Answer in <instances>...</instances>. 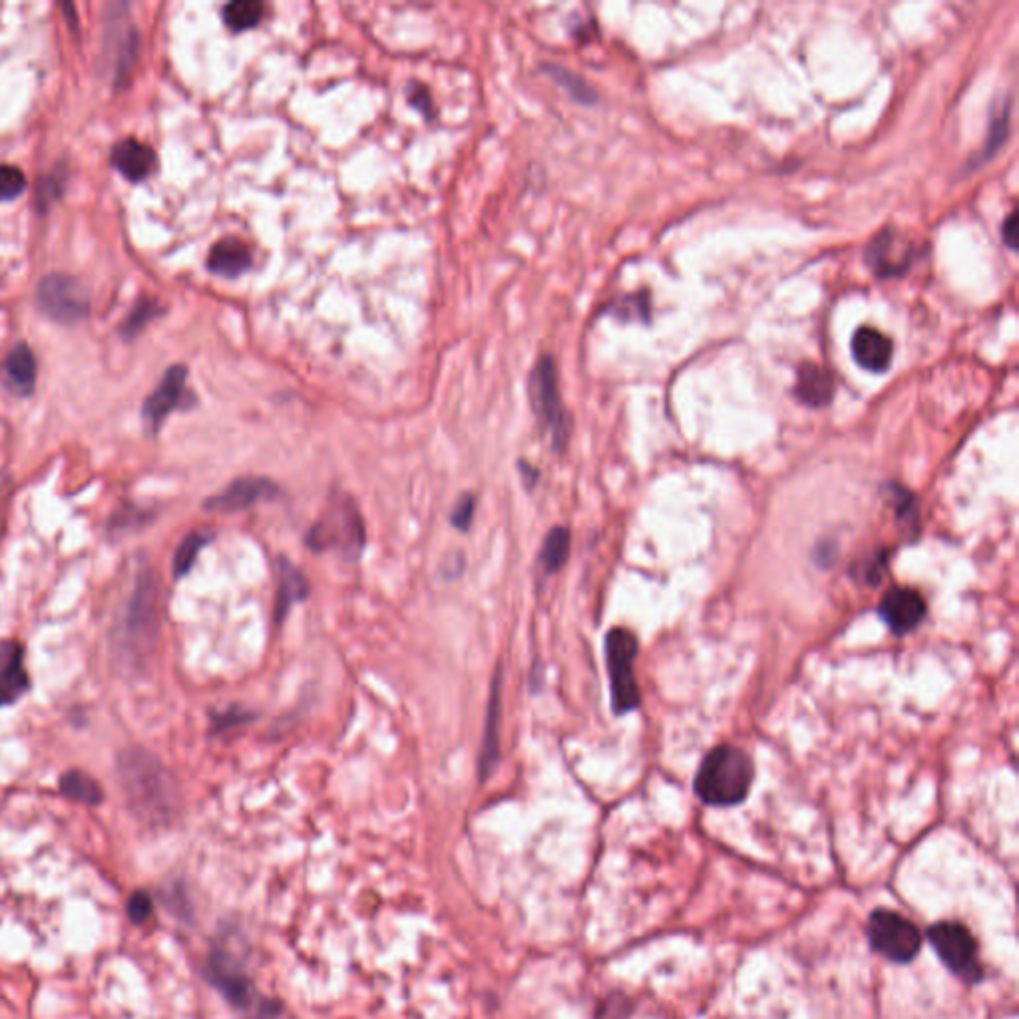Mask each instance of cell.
<instances>
[{"instance_id":"d6a6232c","label":"cell","mask_w":1019,"mask_h":1019,"mask_svg":"<svg viewBox=\"0 0 1019 1019\" xmlns=\"http://www.w3.org/2000/svg\"><path fill=\"white\" fill-rule=\"evenodd\" d=\"M408 98H410V102H412L416 108H420L422 112H426V114H428V112L432 110V102H430V96H428V92H426V88H424V86H420V84H410V88H408Z\"/></svg>"},{"instance_id":"4fadbf2b","label":"cell","mask_w":1019,"mask_h":1019,"mask_svg":"<svg viewBox=\"0 0 1019 1019\" xmlns=\"http://www.w3.org/2000/svg\"><path fill=\"white\" fill-rule=\"evenodd\" d=\"M502 665L496 667V673L490 683V697L486 705V721H484V737L480 749V779L486 781L500 759V725H502Z\"/></svg>"},{"instance_id":"9a60e30c","label":"cell","mask_w":1019,"mask_h":1019,"mask_svg":"<svg viewBox=\"0 0 1019 1019\" xmlns=\"http://www.w3.org/2000/svg\"><path fill=\"white\" fill-rule=\"evenodd\" d=\"M850 351L856 365L870 373H886L894 357L892 339L868 325H862L854 331Z\"/></svg>"},{"instance_id":"44dd1931","label":"cell","mask_w":1019,"mask_h":1019,"mask_svg":"<svg viewBox=\"0 0 1019 1019\" xmlns=\"http://www.w3.org/2000/svg\"><path fill=\"white\" fill-rule=\"evenodd\" d=\"M2 379H4V385L20 395V397H26L34 391V385H36V359L32 355V351L20 343L16 345L8 357L4 359L2 363Z\"/></svg>"},{"instance_id":"4316f807","label":"cell","mask_w":1019,"mask_h":1019,"mask_svg":"<svg viewBox=\"0 0 1019 1019\" xmlns=\"http://www.w3.org/2000/svg\"><path fill=\"white\" fill-rule=\"evenodd\" d=\"M26 188V178L16 166H0V202H10L18 198Z\"/></svg>"},{"instance_id":"9c48e42d","label":"cell","mask_w":1019,"mask_h":1019,"mask_svg":"<svg viewBox=\"0 0 1019 1019\" xmlns=\"http://www.w3.org/2000/svg\"><path fill=\"white\" fill-rule=\"evenodd\" d=\"M36 303L48 319L64 325L82 321L90 309L88 295L80 281L58 273L48 275L40 281L36 291Z\"/></svg>"},{"instance_id":"f546056e","label":"cell","mask_w":1019,"mask_h":1019,"mask_svg":"<svg viewBox=\"0 0 1019 1019\" xmlns=\"http://www.w3.org/2000/svg\"><path fill=\"white\" fill-rule=\"evenodd\" d=\"M152 912H154V904H152V898L146 892L132 894V898L128 900V916H130V920L134 924L148 922Z\"/></svg>"},{"instance_id":"8fae6325","label":"cell","mask_w":1019,"mask_h":1019,"mask_svg":"<svg viewBox=\"0 0 1019 1019\" xmlns=\"http://www.w3.org/2000/svg\"><path fill=\"white\" fill-rule=\"evenodd\" d=\"M878 613L894 635H906L924 621L926 600L914 588H892L882 598Z\"/></svg>"},{"instance_id":"7c38bea8","label":"cell","mask_w":1019,"mask_h":1019,"mask_svg":"<svg viewBox=\"0 0 1019 1019\" xmlns=\"http://www.w3.org/2000/svg\"><path fill=\"white\" fill-rule=\"evenodd\" d=\"M205 974L209 982L223 994L227 1002H231L235 1008H247L253 998V986L249 978L243 974V970L237 966V962L231 958V954L223 950H213Z\"/></svg>"},{"instance_id":"836d02e7","label":"cell","mask_w":1019,"mask_h":1019,"mask_svg":"<svg viewBox=\"0 0 1019 1019\" xmlns=\"http://www.w3.org/2000/svg\"><path fill=\"white\" fill-rule=\"evenodd\" d=\"M1002 237H1004V241L1012 249L1018 247V221H1016V213H1010V217L1006 219V223L1002 227Z\"/></svg>"},{"instance_id":"2e32d148","label":"cell","mask_w":1019,"mask_h":1019,"mask_svg":"<svg viewBox=\"0 0 1019 1019\" xmlns=\"http://www.w3.org/2000/svg\"><path fill=\"white\" fill-rule=\"evenodd\" d=\"M30 687L24 651L16 641H0V707L20 699Z\"/></svg>"},{"instance_id":"ac0fdd59","label":"cell","mask_w":1019,"mask_h":1019,"mask_svg":"<svg viewBox=\"0 0 1019 1019\" xmlns=\"http://www.w3.org/2000/svg\"><path fill=\"white\" fill-rule=\"evenodd\" d=\"M277 600H275V619L281 625L293 606L305 602L309 598V582L303 572L293 566L285 556L277 558Z\"/></svg>"},{"instance_id":"5bb4252c","label":"cell","mask_w":1019,"mask_h":1019,"mask_svg":"<svg viewBox=\"0 0 1019 1019\" xmlns=\"http://www.w3.org/2000/svg\"><path fill=\"white\" fill-rule=\"evenodd\" d=\"M186 381H188V369L184 365H174L164 375V379L160 381L156 391L148 397L146 405L142 408V414H144V420L154 430H158L164 424V420L182 405L184 395H186Z\"/></svg>"},{"instance_id":"7a4b0ae2","label":"cell","mask_w":1019,"mask_h":1019,"mask_svg":"<svg viewBox=\"0 0 1019 1019\" xmlns=\"http://www.w3.org/2000/svg\"><path fill=\"white\" fill-rule=\"evenodd\" d=\"M305 544L315 554L331 552L345 562L357 564L367 544V528L357 502L345 494L331 498L323 514L307 530Z\"/></svg>"},{"instance_id":"52a82bcc","label":"cell","mask_w":1019,"mask_h":1019,"mask_svg":"<svg viewBox=\"0 0 1019 1019\" xmlns=\"http://www.w3.org/2000/svg\"><path fill=\"white\" fill-rule=\"evenodd\" d=\"M870 948L894 964L912 962L922 948V932L914 922L892 910H874L866 924Z\"/></svg>"},{"instance_id":"6da1fadb","label":"cell","mask_w":1019,"mask_h":1019,"mask_svg":"<svg viewBox=\"0 0 1019 1019\" xmlns=\"http://www.w3.org/2000/svg\"><path fill=\"white\" fill-rule=\"evenodd\" d=\"M753 779V759L739 747L719 745L701 761L693 789L705 805L733 807L747 799Z\"/></svg>"},{"instance_id":"1f68e13d","label":"cell","mask_w":1019,"mask_h":1019,"mask_svg":"<svg viewBox=\"0 0 1019 1019\" xmlns=\"http://www.w3.org/2000/svg\"><path fill=\"white\" fill-rule=\"evenodd\" d=\"M249 719H251L249 713H245L241 709H229V711H225V713L215 717V725H217V729H229V727L241 725V723H245Z\"/></svg>"},{"instance_id":"e0dca14e","label":"cell","mask_w":1019,"mask_h":1019,"mask_svg":"<svg viewBox=\"0 0 1019 1019\" xmlns=\"http://www.w3.org/2000/svg\"><path fill=\"white\" fill-rule=\"evenodd\" d=\"M112 166L130 182H142L152 176L158 166V156L148 144L128 138L112 150Z\"/></svg>"},{"instance_id":"5b68a950","label":"cell","mask_w":1019,"mask_h":1019,"mask_svg":"<svg viewBox=\"0 0 1019 1019\" xmlns=\"http://www.w3.org/2000/svg\"><path fill=\"white\" fill-rule=\"evenodd\" d=\"M639 651L637 637L625 627H613L606 637V665L610 673L612 709L615 715H627L641 703L639 685L633 673V661Z\"/></svg>"},{"instance_id":"603a6c76","label":"cell","mask_w":1019,"mask_h":1019,"mask_svg":"<svg viewBox=\"0 0 1019 1019\" xmlns=\"http://www.w3.org/2000/svg\"><path fill=\"white\" fill-rule=\"evenodd\" d=\"M570 546H572V536H570L568 528H554L548 532V536L540 548V556H538V562L546 574H556L564 568V564L568 562V556H570Z\"/></svg>"},{"instance_id":"ffe728a7","label":"cell","mask_w":1019,"mask_h":1019,"mask_svg":"<svg viewBox=\"0 0 1019 1019\" xmlns=\"http://www.w3.org/2000/svg\"><path fill=\"white\" fill-rule=\"evenodd\" d=\"M207 267L215 275L239 277L251 267V251L241 239L225 237L211 247L207 255Z\"/></svg>"},{"instance_id":"277c9868","label":"cell","mask_w":1019,"mask_h":1019,"mask_svg":"<svg viewBox=\"0 0 1019 1019\" xmlns=\"http://www.w3.org/2000/svg\"><path fill=\"white\" fill-rule=\"evenodd\" d=\"M122 653L136 663L148 657L158 635V594L150 574L138 578L120 625Z\"/></svg>"},{"instance_id":"4dcf8cb0","label":"cell","mask_w":1019,"mask_h":1019,"mask_svg":"<svg viewBox=\"0 0 1019 1019\" xmlns=\"http://www.w3.org/2000/svg\"><path fill=\"white\" fill-rule=\"evenodd\" d=\"M156 313H158V309H156V305H154V303H150V301H142V303H140V305L132 311V315L126 319V333H130V335L138 333V331H140V329H142V327H144V325H146V323H148V321H150Z\"/></svg>"},{"instance_id":"484cf974","label":"cell","mask_w":1019,"mask_h":1019,"mask_svg":"<svg viewBox=\"0 0 1019 1019\" xmlns=\"http://www.w3.org/2000/svg\"><path fill=\"white\" fill-rule=\"evenodd\" d=\"M207 542H209V536H205L202 532H192L180 544V548H178V552L174 556V574L178 578L186 576L194 568V564H196V560L200 556V550L204 548Z\"/></svg>"},{"instance_id":"30bf717a","label":"cell","mask_w":1019,"mask_h":1019,"mask_svg":"<svg viewBox=\"0 0 1019 1019\" xmlns=\"http://www.w3.org/2000/svg\"><path fill=\"white\" fill-rule=\"evenodd\" d=\"M281 488L265 476H241L227 484L219 494L205 500V510L213 512H239L259 502L275 500Z\"/></svg>"},{"instance_id":"8992f818","label":"cell","mask_w":1019,"mask_h":1019,"mask_svg":"<svg viewBox=\"0 0 1019 1019\" xmlns=\"http://www.w3.org/2000/svg\"><path fill=\"white\" fill-rule=\"evenodd\" d=\"M530 399L538 420L552 436L554 448L562 450L568 444L570 420L562 403L554 359L548 355L540 357L530 373Z\"/></svg>"},{"instance_id":"e575fe53","label":"cell","mask_w":1019,"mask_h":1019,"mask_svg":"<svg viewBox=\"0 0 1019 1019\" xmlns=\"http://www.w3.org/2000/svg\"><path fill=\"white\" fill-rule=\"evenodd\" d=\"M520 468H522L520 472H522V478H524V484H526V488H532V486L536 484L538 472H536V470H534L532 466H528L526 462H520Z\"/></svg>"},{"instance_id":"d4e9b609","label":"cell","mask_w":1019,"mask_h":1019,"mask_svg":"<svg viewBox=\"0 0 1019 1019\" xmlns=\"http://www.w3.org/2000/svg\"><path fill=\"white\" fill-rule=\"evenodd\" d=\"M263 12L265 6L259 0H235L225 4L223 20L233 32H241L257 26L263 18Z\"/></svg>"},{"instance_id":"7402d4cb","label":"cell","mask_w":1019,"mask_h":1019,"mask_svg":"<svg viewBox=\"0 0 1019 1019\" xmlns=\"http://www.w3.org/2000/svg\"><path fill=\"white\" fill-rule=\"evenodd\" d=\"M795 395L807 407H826L834 397V379L826 369L807 363L799 369Z\"/></svg>"},{"instance_id":"cb8c5ba5","label":"cell","mask_w":1019,"mask_h":1019,"mask_svg":"<svg viewBox=\"0 0 1019 1019\" xmlns=\"http://www.w3.org/2000/svg\"><path fill=\"white\" fill-rule=\"evenodd\" d=\"M60 789L68 799L84 803V805H98L104 797L100 785L82 771L66 773L60 781Z\"/></svg>"},{"instance_id":"ba28073f","label":"cell","mask_w":1019,"mask_h":1019,"mask_svg":"<svg viewBox=\"0 0 1019 1019\" xmlns=\"http://www.w3.org/2000/svg\"><path fill=\"white\" fill-rule=\"evenodd\" d=\"M928 942L952 974L972 984L984 978L978 960V942L964 924L952 920L936 922L928 928Z\"/></svg>"},{"instance_id":"83f0119b","label":"cell","mask_w":1019,"mask_h":1019,"mask_svg":"<svg viewBox=\"0 0 1019 1019\" xmlns=\"http://www.w3.org/2000/svg\"><path fill=\"white\" fill-rule=\"evenodd\" d=\"M1008 128H1010V108H1008V104H1006V106H1004V108H1002V110L994 116V120H992V138H990V142L986 144V150H984V154H982V158H980L982 162H984V160H988V156H992V154H994V152H996V150H998V148L1006 142V138H1008Z\"/></svg>"},{"instance_id":"3957f363","label":"cell","mask_w":1019,"mask_h":1019,"mask_svg":"<svg viewBox=\"0 0 1019 1019\" xmlns=\"http://www.w3.org/2000/svg\"><path fill=\"white\" fill-rule=\"evenodd\" d=\"M120 777L130 805L146 818H166L176 803L168 771L144 751H128L120 759Z\"/></svg>"},{"instance_id":"f1b7e54d","label":"cell","mask_w":1019,"mask_h":1019,"mask_svg":"<svg viewBox=\"0 0 1019 1019\" xmlns=\"http://www.w3.org/2000/svg\"><path fill=\"white\" fill-rule=\"evenodd\" d=\"M474 510H476V500L472 494H462L458 498V502L454 504V510L450 514V522L456 530L460 532H468L470 526H472V520H474Z\"/></svg>"},{"instance_id":"d6986e66","label":"cell","mask_w":1019,"mask_h":1019,"mask_svg":"<svg viewBox=\"0 0 1019 1019\" xmlns=\"http://www.w3.org/2000/svg\"><path fill=\"white\" fill-rule=\"evenodd\" d=\"M866 263L878 277H892L908 269L910 249L900 251L898 239L892 233H882L866 249Z\"/></svg>"}]
</instances>
